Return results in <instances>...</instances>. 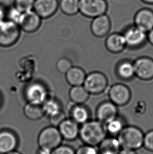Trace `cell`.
<instances>
[{"mask_svg": "<svg viewBox=\"0 0 153 154\" xmlns=\"http://www.w3.org/2000/svg\"><path fill=\"white\" fill-rule=\"evenodd\" d=\"M133 63L135 74L139 79L143 81L153 79V59L148 57H141Z\"/></svg>", "mask_w": 153, "mask_h": 154, "instance_id": "10", "label": "cell"}, {"mask_svg": "<svg viewBox=\"0 0 153 154\" xmlns=\"http://www.w3.org/2000/svg\"><path fill=\"white\" fill-rule=\"evenodd\" d=\"M144 134L139 127L126 126L117 136L122 148L137 150L143 146Z\"/></svg>", "mask_w": 153, "mask_h": 154, "instance_id": "2", "label": "cell"}, {"mask_svg": "<svg viewBox=\"0 0 153 154\" xmlns=\"http://www.w3.org/2000/svg\"><path fill=\"white\" fill-rule=\"evenodd\" d=\"M22 154L21 152H17L16 150H13V151H12V152H8V153H6V154Z\"/></svg>", "mask_w": 153, "mask_h": 154, "instance_id": "40", "label": "cell"}, {"mask_svg": "<svg viewBox=\"0 0 153 154\" xmlns=\"http://www.w3.org/2000/svg\"><path fill=\"white\" fill-rule=\"evenodd\" d=\"M42 105L45 115L48 117L53 116L62 111L59 103L54 98H48Z\"/></svg>", "mask_w": 153, "mask_h": 154, "instance_id": "27", "label": "cell"}, {"mask_svg": "<svg viewBox=\"0 0 153 154\" xmlns=\"http://www.w3.org/2000/svg\"><path fill=\"white\" fill-rule=\"evenodd\" d=\"M60 7L65 14L74 15L79 12V0H62Z\"/></svg>", "mask_w": 153, "mask_h": 154, "instance_id": "26", "label": "cell"}, {"mask_svg": "<svg viewBox=\"0 0 153 154\" xmlns=\"http://www.w3.org/2000/svg\"><path fill=\"white\" fill-rule=\"evenodd\" d=\"M134 20L135 26L147 33L153 29V11L142 8L137 12Z\"/></svg>", "mask_w": 153, "mask_h": 154, "instance_id": "17", "label": "cell"}, {"mask_svg": "<svg viewBox=\"0 0 153 154\" xmlns=\"http://www.w3.org/2000/svg\"><path fill=\"white\" fill-rule=\"evenodd\" d=\"M116 73L118 77L123 81L132 79L135 76L134 63L128 60L120 62L116 67Z\"/></svg>", "mask_w": 153, "mask_h": 154, "instance_id": "21", "label": "cell"}, {"mask_svg": "<svg viewBox=\"0 0 153 154\" xmlns=\"http://www.w3.org/2000/svg\"><path fill=\"white\" fill-rule=\"evenodd\" d=\"M5 17V12L1 6H0V22L4 21Z\"/></svg>", "mask_w": 153, "mask_h": 154, "instance_id": "38", "label": "cell"}, {"mask_svg": "<svg viewBox=\"0 0 153 154\" xmlns=\"http://www.w3.org/2000/svg\"><path fill=\"white\" fill-rule=\"evenodd\" d=\"M51 125L55 127H58L62 121L66 119V115L64 112H60L58 114L54 115L52 116L48 117Z\"/></svg>", "mask_w": 153, "mask_h": 154, "instance_id": "33", "label": "cell"}, {"mask_svg": "<svg viewBox=\"0 0 153 154\" xmlns=\"http://www.w3.org/2000/svg\"><path fill=\"white\" fill-rule=\"evenodd\" d=\"M62 140L58 127L51 125L45 127L39 133L38 136V144L39 147L53 150L61 145Z\"/></svg>", "mask_w": 153, "mask_h": 154, "instance_id": "4", "label": "cell"}, {"mask_svg": "<svg viewBox=\"0 0 153 154\" xmlns=\"http://www.w3.org/2000/svg\"><path fill=\"white\" fill-rule=\"evenodd\" d=\"M52 154H76V150L71 146L60 145L52 150Z\"/></svg>", "mask_w": 153, "mask_h": 154, "instance_id": "32", "label": "cell"}, {"mask_svg": "<svg viewBox=\"0 0 153 154\" xmlns=\"http://www.w3.org/2000/svg\"><path fill=\"white\" fill-rule=\"evenodd\" d=\"M111 27V22L106 14L93 19L90 25L92 33L98 38H103L108 35Z\"/></svg>", "mask_w": 153, "mask_h": 154, "instance_id": "13", "label": "cell"}, {"mask_svg": "<svg viewBox=\"0 0 153 154\" xmlns=\"http://www.w3.org/2000/svg\"><path fill=\"white\" fill-rule=\"evenodd\" d=\"M70 119L79 125H82L90 119V112L84 104L73 103L69 109Z\"/></svg>", "mask_w": 153, "mask_h": 154, "instance_id": "18", "label": "cell"}, {"mask_svg": "<svg viewBox=\"0 0 153 154\" xmlns=\"http://www.w3.org/2000/svg\"><path fill=\"white\" fill-rule=\"evenodd\" d=\"M19 139L14 132L8 129L0 131V154H5L16 149Z\"/></svg>", "mask_w": 153, "mask_h": 154, "instance_id": "14", "label": "cell"}, {"mask_svg": "<svg viewBox=\"0 0 153 154\" xmlns=\"http://www.w3.org/2000/svg\"><path fill=\"white\" fill-rule=\"evenodd\" d=\"M22 13H23L14 6V8H10L8 12L9 20L13 21L18 24Z\"/></svg>", "mask_w": 153, "mask_h": 154, "instance_id": "34", "label": "cell"}, {"mask_svg": "<svg viewBox=\"0 0 153 154\" xmlns=\"http://www.w3.org/2000/svg\"><path fill=\"white\" fill-rule=\"evenodd\" d=\"M147 40L148 41L150 44L153 45V29L147 32Z\"/></svg>", "mask_w": 153, "mask_h": 154, "instance_id": "37", "label": "cell"}, {"mask_svg": "<svg viewBox=\"0 0 153 154\" xmlns=\"http://www.w3.org/2000/svg\"><path fill=\"white\" fill-rule=\"evenodd\" d=\"M21 29L17 23L13 21L0 22V46L8 48L16 43L20 37Z\"/></svg>", "mask_w": 153, "mask_h": 154, "instance_id": "3", "label": "cell"}, {"mask_svg": "<svg viewBox=\"0 0 153 154\" xmlns=\"http://www.w3.org/2000/svg\"><path fill=\"white\" fill-rule=\"evenodd\" d=\"M118 154H138L136 150L122 148Z\"/></svg>", "mask_w": 153, "mask_h": 154, "instance_id": "36", "label": "cell"}, {"mask_svg": "<svg viewBox=\"0 0 153 154\" xmlns=\"http://www.w3.org/2000/svg\"><path fill=\"white\" fill-rule=\"evenodd\" d=\"M41 19L35 11H29L22 13L18 25L20 29L27 33H33L41 25Z\"/></svg>", "mask_w": 153, "mask_h": 154, "instance_id": "11", "label": "cell"}, {"mask_svg": "<svg viewBox=\"0 0 153 154\" xmlns=\"http://www.w3.org/2000/svg\"><path fill=\"white\" fill-rule=\"evenodd\" d=\"M118 107L110 100L101 103L97 109V119L106 124L118 116Z\"/></svg>", "mask_w": 153, "mask_h": 154, "instance_id": "12", "label": "cell"}, {"mask_svg": "<svg viewBox=\"0 0 153 154\" xmlns=\"http://www.w3.org/2000/svg\"><path fill=\"white\" fill-rule=\"evenodd\" d=\"M141 1L146 4L153 5V0H141Z\"/></svg>", "mask_w": 153, "mask_h": 154, "instance_id": "39", "label": "cell"}, {"mask_svg": "<svg viewBox=\"0 0 153 154\" xmlns=\"http://www.w3.org/2000/svg\"><path fill=\"white\" fill-rule=\"evenodd\" d=\"M58 7V0H35L34 9L41 18L47 19L55 13Z\"/></svg>", "mask_w": 153, "mask_h": 154, "instance_id": "16", "label": "cell"}, {"mask_svg": "<svg viewBox=\"0 0 153 154\" xmlns=\"http://www.w3.org/2000/svg\"><path fill=\"white\" fill-rule=\"evenodd\" d=\"M25 97L27 103L43 105L48 98V92L43 84L34 82L25 88Z\"/></svg>", "mask_w": 153, "mask_h": 154, "instance_id": "7", "label": "cell"}, {"mask_svg": "<svg viewBox=\"0 0 153 154\" xmlns=\"http://www.w3.org/2000/svg\"><path fill=\"white\" fill-rule=\"evenodd\" d=\"M143 147L149 152H153V129L144 134Z\"/></svg>", "mask_w": 153, "mask_h": 154, "instance_id": "30", "label": "cell"}, {"mask_svg": "<svg viewBox=\"0 0 153 154\" xmlns=\"http://www.w3.org/2000/svg\"><path fill=\"white\" fill-rule=\"evenodd\" d=\"M73 67L72 63L68 58L62 57L58 60L56 64V67L59 72L62 74H66Z\"/></svg>", "mask_w": 153, "mask_h": 154, "instance_id": "29", "label": "cell"}, {"mask_svg": "<svg viewBox=\"0 0 153 154\" xmlns=\"http://www.w3.org/2000/svg\"><path fill=\"white\" fill-rule=\"evenodd\" d=\"M1 96H0V105H1Z\"/></svg>", "mask_w": 153, "mask_h": 154, "instance_id": "41", "label": "cell"}, {"mask_svg": "<svg viewBox=\"0 0 153 154\" xmlns=\"http://www.w3.org/2000/svg\"><path fill=\"white\" fill-rule=\"evenodd\" d=\"M89 94L83 85L72 86L69 92L71 102L76 104H83L89 97Z\"/></svg>", "mask_w": 153, "mask_h": 154, "instance_id": "23", "label": "cell"}, {"mask_svg": "<svg viewBox=\"0 0 153 154\" xmlns=\"http://www.w3.org/2000/svg\"><path fill=\"white\" fill-rule=\"evenodd\" d=\"M52 150L48 148L39 147L37 154H52Z\"/></svg>", "mask_w": 153, "mask_h": 154, "instance_id": "35", "label": "cell"}, {"mask_svg": "<svg viewBox=\"0 0 153 154\" xmlns=\"http://www.w3.org/2000/svg\"><path fill=\"white\" fill-rule=\"evenodd\" d=\"M76 154H99V152L97 146L83 144L76 150Z\"/></svg>", "mask_w": 153, "mask_h": 154, "instance_id": "31", "label": "cell"}, {"mask_svg": "<svg viewBox=\"0 0 153 154\" xmlns=\"http://www.w3.org/2000/svg\"><path fill=\"white\" fill-rule=\"evenodd\" d=\"M147 33L135 25L128 27L123 34L126 46L131 48H137L143 46L147 40Z\"/></svg>", "mask_w": 153, "mask_h": 154, "instance_id": "8", "label": "cell"}, {"mask_svg": "<svg viewBox=\"0 0 153 154\" xmlns=\"http://www.w3.org/2000/svg\"><path fill=\"white\" fill-rule=\"evenodd\" d=\"M35 0H15V7L22 12H26L34 9Z\"/></svg>", "mask_w": 153, "mask_h": 154, "instance_id": "28", "label": "cell"}, {"mask_svg": "<svg viewBox=\"0 0 153 154\" xmlns=\"http://www.w3.org/2000/svg\"><path fill=\"white\" fill-rule=\"evenodd\" d=\"M107 10L106 0H79V12L88 18L94 19L106 14Z\"/></svg>", "mask_w": 153, "mask_h": 154, "instance_id": "6", "label": "cell"}, {"mask_svg": "<svg viewBox=\"0 0 153 154\" xmlns=\"http://www.w3.org/2000/svg\"><path fill=\"white\" fill-rule=\"evenodd\" d=\"M23 111L25 116L32 121L39 120L45 115L43 105L39 104L27 103Z\"/></svg>", "mask_w": 153, "mask_h": 154, "instance_id": "24", "label": "cell"}, {"mask_svg": "<svg viewBox=\"0 0 153 154\" xmlns=\"http://www.w3.org/2000/svg\"><path fill=\"white\" fill-rule=\"evenodd\" d=\"M107 136L105 125L98 119H90L80 126L79 138L84 144L98 147Z\"/></svg>", "mask_w": 153, "mask_h": 154, "instance_id": "1", "label": "cell"}, {"mask_svg": "<svg viewBox=\"0 0 153 154\" xmlns=\"http://www.w3.org/2000/svg\"><path fill=\"white\" fill-rule=\"evenodd\" d=\"M57 127L64 140L74 141L79 137L80 131L79 125L70 118H66Z\"/></svg>", "mask_w": 153, "mask_h": 154, "instance_id": "15", "label": "cell"}, {"mask_svg": "<svg viewBox=\"0 0 153 154\" xmlns=\"http://www.w3.org/2000/svg\"><path fill=\"white\" fill-rule=\"evenodd\" d=\"M109 97L110 101L116 106H124L130 102L131 92L130 88L123 84H116L109 89Z\"/></svg>", "mask_w": 153, "mask_h": 154, "instance_id": "9", "label": "cell"}, {"mask_svg": "<svg viewBox=\"0 0 153 154\" xmlns=\"http://www.w3.org/2000/svg\"><path fill=\"white\" fill-rule=\"evenodd\" d=\"M99 154H118L122 149L118 138L106 136L98 146Z\"/></svg>", "mask_w": 153, "mask_h": 154, "instance_id": "20", "label": "cell"}, {"mask_svg": "<svg viewBox=\"0 0 153 154\" xmlns=\"http://www.w3.org/2000/svg\"><path fill=\"white\" fill-rule=\"evenodd\" d=\"M108 80L104 73L93 72L86 75L83 86L90 94L99 95L107 88Z\"/></svg>", "mask_w": 153, "mask_h": 154, "instance_id": "5", "label": "cell"}, {"mask_svg": "<svg viewBox=\"0 0 153 154\" xmlns=\"http://www.w3.org/2000/svg\"><path fill=\"white\" fill-rule=\"evenodd\" d=\"M104 125L107 135L116 137L126 126L125 121L118 115Z\"/></svg>", "mask_w": 153, "mask_h": 154, "instance_id": "25", "label": "cell"}, {"mask_svg": "<svg viewBox=\"0 0 153 154\" xmlns=\"http://www.w3.org/2000/svg\"><path fill=\"white\" fill-rule=\"evenodd\" d=\"M106 48L109 52L118 54L126 47V42L123 34L114 33L108 36L106 40Z\"/></svg>", "mask_w": 153, "mask_h": 154, "instance_id": "19", "label": "cell"}, {"mask_svg": "<svg viewBox=\"0 0 153 154\" xmlns=\"http://www.w3.org/2000/svg\"><path fill=\"white\" fill-rule=\"evenodd\" d=\"M65 75L67 83L72 86L83 85L87 75L82 69L76 66L72 67Z\"/></svg>", "mask_w": 153, "mask_h": 154, "instance_id": "22", "label": "cell"}]
</instances>
